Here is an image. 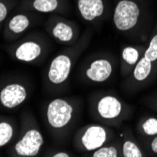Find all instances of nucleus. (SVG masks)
Wrapping results in <instances>:
<instances>
[{
  "mask_svg": "<svg viewBox=\"0 0 157 157\" xmlns=\"http://www.w3.org/2000/svg\"><path fill=\"white\" fill-rule=\"evenodd\" d=\"M83 112V102L76 96H59L45 102L42 121L52 140L58 146L66 145L73 138Z\"/></svg>",
  "mask_w": 157,
  "mask_h": 157,
  "instance_id": "obj_1",
  "label": "nucleus"
},
{
  "mask_svg": "<svg viewBox=\"0 0 157 157\" xmlns=\"http://www.w3.org/2000/svg\"><path fill=\"white\" fill-rule=\"evenodd\" d=\"M112 22L122 36L147 42L153 27V13L148 0H114Z\"/></svg>",
  "mask_w": 157,
  "mask_h": 157,
  "instance_id": "obj_2",
  "label": "nucleus"
},
{
  "mask_svg": "<svg viewBox=\"0 0 157 157\" xmlns=\"http://www.w3.org/2000/svg\"><path fill=\"white\" fill-rule=\"evenodd\" d=\"M92 39V30L88 27L75 44L65 46L47 65L42 75V87L48 94L63 92L70 81L71 75L83 53L87 50Z\"/></svg>",
  "mask_w": 157,
  "mask_h": 157,
  "instance_id": "obj_3",
  "label": "nucleus"
},
{
  "mask_svg": "<svg viewBox=\"0 0 157 157\" xmlns=\"http://www.w3.org/2000/svg\"><path fill=\"white\" fill-rule=\"evenodd\" d=\"M88 108L90 116L94 121L115 129L131 120L135 113L134 105L111 90L92 92L88 99Z\"/></svg>",
  "mask_w": 157,
  "mask_h": 157,
  "instance_id": "obj_4",
  "label": "nucleus"
},
{
  "mask_svg": "<svg viewBox=\"0 0 157 157\" xmlns=\"http://www.w3.org/2000/svg\"><path fill=\"white\" fill-rule=\"evenodd\" d=\"M157 79V21L150 34L147 48L132 74L123 79L121 88L128 95L149 88Z\"/></svg>",
  "mask_w": 157,
  "mask_h": 157,
  "instance_id": "obj_5",
  "label": "nucleus"
},
{
  "mask_svg": "<svg viewBox=\"0 0 157 157\" xmlns=\"http://www.w3.org/2000/svg\"><path fill=\"white\" fill-rule=\"evenodd\" d=\"M19 134L6 151L10 157L39 156L45 143L44 136L35 115L29 109L24 110L19 118Z\"/></svg>",
  "mask_w": 157,
  "mask_h": 157,
  "instance_id": "obj_6",
  "label": "nucleus"
},
{
  "mask_svg": "<svg viewBox=\"0 0 157 157\" xmlns=\"http://www.w3.org/2000/svg\"><path fill=\"white\" fill-rule=\"evenodd\" d=\"M52 49L51 40L41 31H31L6 46L10 58L15 61L38 65L44 61Z\"/></svg>",
  "mask_w": 157,
  "mask_h": 157,
  "instance_id": "obj_7",
  "label": "nucleus"
},
{
  "mask_svg": "<svg viewBox=\"0 0 157 157\" xmlns=\"http://www.w3.org/2000/svg\"><path fill=\"white\" fill-rule=\"evenodd\" d=\"M119 66L117 56L110 52L94 53L85 59L78 70L79 80L88 85H101L107 82Z\"/></svg>",
  "mask_w": 157,
  "mask_h": 157,
  "instance_id": "obj_8",
  "label": "nucleus"
},
{
  "mask_svg": "<svg viewBox=\"0 0 157 157\" xmlns=\"http://www.w3.org/2000/svg\"><path fill=\"white\" fill-rule=\"evenodd\" d=\"M117 136L115 128L95 121L79 127L72 140L76 151L87 154L107 144Z\"/></svg>",
  "mask_w": 157,
  "mask_h": 157,
  "instance_id": "obj_9",
  "label": "nucleus"
},
{
  "mask_svg": "<svg viewBox=\"0 0 157 157\" xmlns=\"http://www.w3.org/2000/svg\"><path fill=\"white\" fill-rule=\"evenodd\" d=\"M34 90L32 81L24 75H9L0 81V109H17L30 98Z\"/></svg>",
  "mask_w": 157,
  "mask_h": 157,
  "instance_id": "obj_10",
  "label": "nucleus"
},
{
  "mask_svg": "<svg viewBox=\"0 0 157 157\" xmlns=\"http://www.w3.org/2000/svg\"><path fill=\"white\" fill-rule=\"evenodd\" d=\"M42 20L44 18L40 13L16 8L4 23L2 28L4 40L10 44L19 40L26 34L28 30L39 25Z\"/></svg>",
  "mask_w": 157,
  "mask_h": 157,
  "instance_id": "obj_11",
  "label": "nucleus"
},
{
  "mask_svg": "<svg viewBox=\"0 0 157 157\" xmlns=\"http://www.w3.org/2000/svg\"><path fill=\"white\" fill-rule=\"evenodd\" d=\"M44 26L51 39L56 44L64 46L75 44L82 34L80 26L76 22L64 17L61 14H49Z\"/></svg>",
  "mask_w": 157,
  "mask_h": 157,
  "instance_id": "obj_12",
  "label": "nucleus"
},
{
  "mask_svg": "<svg viewBox=\"0 0 157 157\" xmlns=\"http://www.w3.org/2000/svg\"><path fill=\"white\" fill-rule=\"evenodd\" d=\"M81 19L95 28L101 27L112 14L108 0H75Z\"/></svg>",
  "mask_w": 157,
  "mask_h": 157,
  "instance_id": "obj_13",
  "label": "nucleus"
},
{
  "mask_svg": "<svg viewBox=\"0 0 157 157\" xmlns=\"http://www.w3.org/2000/svg\"><path fill=\"white\" fill-rule=\"evenodd\" d=\"M17 8L40 14L64 15L71 11V3L69 0H19Z\"/></svg>",
  "mask_w": 157,
  "mask_h": 157,
  "instance_id": "obj_14",
  "label": "nucleus"
},
{
  "mask_svg": "<svg viewBox=\"0 0 157 157\" xmlns=\"http://www.w3.org/2000/svg\"><path fill=\"white\" fill-rule=\"evenodd\" d=\"M147 44L148 41L138 44L123 46L121 51V56L119 59L120 74L123 79L127 78L132 74L135 67L137 65L138 61L143 56L147 48Z\"/></svg>",
  "mask_w": 157,
  "mask_h": 157,
  "instance_id": "obj_15",
  "label": "nucleus"
},
{
  "mask_svg": "<svg viewBox=\"0 0 157 157\" xmlns=\"http://www.w3.org/2000/svg\"><path fill=\"white\" fill-rule=\"evenodd\" d=\"M122 148V157H147V153L141 147L132 127L124 126L120 134Z\"/></svg>",
  "mask_w": 157,
  "mask_h": 157,
  "instance_id": "obj_16",
  "label": "nucleus"
},
{
  "mask_svg": "<svg viewBox=\"0 0 157 157\" xmlns=\"http://www.w3.org/2000/svg\"><path fill=\"white\" fill-rule=\"evenodd\" d=\"M19 121L11 116L0 115V149L9 147L19 134Z\"/></svg>",
  "mask_w": 157,
  "mask_h": 157,
  "instance_id": "obj_17",
  "label": "nucleus"
},
{
  "mask_svg": "<svg viewBox=\"0 0 157 157\" xmlns=\"http://www.w3.org/2000/svg\"><path fill=\"white\" fill-rule=\"evenodd\" d=\"M136 136L141 137H151L157 136V116L146 115L141 116L136 127Z\"/></svg>",
  "mask_w": 157,
  "mask_h": 157,
  "instance_id": "obj_18",
  "label": "nucleus"
},
{
  "mask_svg": "<svg viewBox=\"0 0 157 157\" xmlns=\"http://www.w3.org/2000/svg\"><path fill=\"white\" fill-rule=\"evenodd\" d=\"M86 155L89 157H122V148L120 136H118L107 144Z\"/></svg>",
  "mask_w": 157,
  "mask_h": 157,
  "instance_id": "obj_19",
  "label": "nucleus"
},
{
  "mask_svg": "<svg viewBox=\"0 0 157 157\" xmlns=\"http://www.w3.org/2000/svg\"><path fill=\"white\" fill-rule=\"evenodd\" d=\"M18 5V0H0V30H2L4 23Z\"/></svg>",
  "mask_w": 157,
  "mask_h": 157,
  "instance_id": "obj_20",
  "label": "nucleus"
},
{
  "mask_svg": "<svg viewBox=\"0 0 157 157\" xmlns=\"http://www.w3.org/2000/svg\"><path fill=\"white\" fill-rule=\"evenodd\" d=\"M136 137L148 156H157V136L151 137Z\"/></svg>",
  "mask_w": 157,
  "mask_h": 157,
  "instance_id": "obj_21",
  "label": "nucleus"
},
{
  "mask_svg": "<svg viewBox=\"0 0 157 157\" xmlns=\"http://www.w3.org/2000/svg\"><path fill=\"white\" fill-rule=\"evenodd\" d=\"M141 102L144 105L157 113V91L148 94L141 100Z\"/></svg>",
  "mask_w": 157,
  "mask_h": 157,
  "instance_id": "obj_22",
  "label": "nucleus"
},
{
  "mask_svg": "<svg viewBox=\"0 0 157 157\" xmlns=\"http://www.w3.org/2000/svg\"><path fill=\"white\" fill-rule=\"evenodd\" d=\"M45 157H73L75 156L74 153H72L69 151L59 150V149H49L45 152H44V155Z\"/></svg>",
  "mask_w": 157,
  "mask_h": 157,
  "instance_id": "obj_23",
  "label": "nucleus"
},
{
  "mask_svg": "<svg viewBox=\"0 0 157 157\" xmlns=\"http://www.w3.org/2000/svg\"><path fill=\"white\" fill-rule=\"evenodd\" d=\"M0 62H1V59H0Z\"/></svg>",
  "mask_w": 157,
  "mask_h": 157,
  "instance_id": "obj_24",
  "label": "nucleus"
}]
</instances>
